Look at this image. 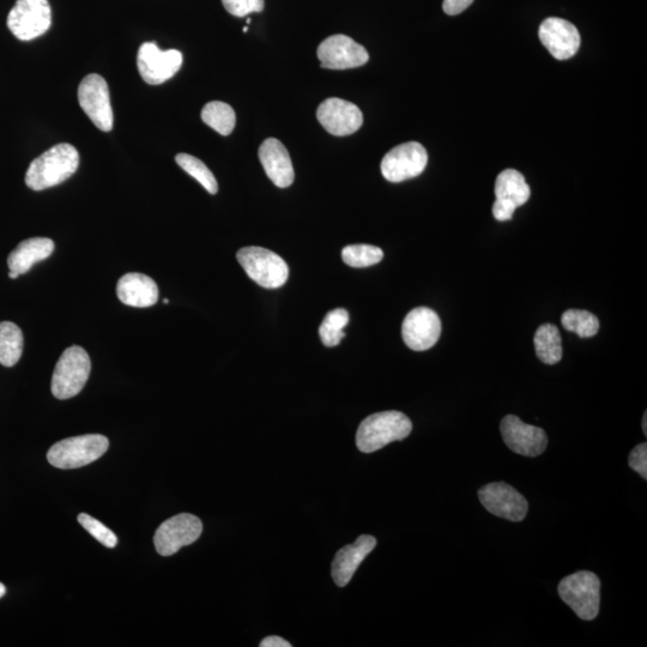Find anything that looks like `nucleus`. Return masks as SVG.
<instances>
[{
    "label": "nucleus",
    "mask_w": 647,
    "mask_h": 647,
    "mask_svg": "<svg viewBox=\"0 0 647 647\" xmlns=\"http://www.w3.org/2000/svg\"><path fill=\"white\" fill-rule=\"evenodd\" d=\"M259 160L266 175L280 189H286L293 184L295 174L288 150L276 138L265 139L260 145Z\"/></svg>",
    "instance_id": "obj_20"
},
{
    "label": "nucleus",
    "mask_w": 647,
    "mask_h": 647,
    "mask_svg": "<svg viewBox=\"0 0 647 647\" xmlns=\"http://www.w3.org/2000/svg\"><path fill=\"white\" fill-rule=\"evenodd\" d=\"M534 343L537 358L543 364L556 365L562 359L561 335L555 325H541L536 331Z\"/></svg>",
    "instance_id": "obj_23"
},
{
    "label": "nucleus",
    "mask_w": 647,
    "mask_h": 647,
    "mask_svg": "<svg viewBox=\"0 0 647 647\" xmlns=\"http://www.w3.org/2000/svg\"><path fill=\"white\" fill-rule=\"evenodd\" d=\"M565 330L574 332L579 337L590 338L600 330V320L588 311L568 310L561 317Z\"/></svg>",
    "instance_id": "obj_27"
},
{
    "label": "nucleus",
    "mask_w": 647,
    "mask_h": 647,
    "mask_svg": "<svg viewBox=\"0 0 647 647\" xmlns=\"http://www.w3.org/2000/svg\"><path fill=\"white\" fill-rule=\"evenodd\" d=\"M237 258L247 276L260 287L276 289L288 281L287 263L272 251L263 247H244L238 252Z\"/></svg>",
    "instance_id": "obj_6"
},
{
    "label": "nucleus",
    "mask_w": 647,
    "mask_h": 647,
    "mask_svg": "<svg viewBox=\"0 0 647 647\" xmlns=\"http://www.w3.org/2000/svg\"><path fill=\"white\" fill-rule=\"evenodd\" d=\"M377 546L376 537L362 535L353 544L338 550L334 561H332V579L337 586L344 588L352 580L356 570L362 564L368 554H371Z\"/></svg>",
    "instance_id": "obj_19"
},
{
    "label": "nucleus",
    "mask_w": 647,
    "mask_h": 647,
    "mask_svg": "<svg viewBox=\"0 0 647 647\" xmlns=\"http://www.w3.org/2000/svg\"><path fill=\"white\" fill-rule=\"evenodd\" d=\"M80 165V154L71 144H58L30 163L26 174L29 189L42 191L64 183Z\"/></svg>",
    "instance_id": "obj_1"
},
{
    "label": "nucleus",
    "mask_w": 647,
    "mask_h": 647,
    "mask_svg": "<svg viewBox=\"0 0 647 647\" xmlns=\"http://www.w3.org/2000/svg\"><path fill=\"white\" fill-rule=\"evenodd\" d=\"M428 154L425 147L417 142H408L393 148L384 156L382 174L391 183L419 177L425 171Z\"/></svg>",
    "instance_id": "obj_10"
},
{
    "label": "nucleus",
    "mask_w": 647,
    "mask_h": 647,
    "mask_svg": "<svg viewBox=\"0 0 647 647\" xmlns=\"http://www.w3.org/2000/svg\"><path fill=\"white\" fill-rule=\"evenodd\" d=\"M247 30H249V27H245V28H244V32H245V33L247 32Z\"/></svg>",
    "instance_id": "obj_37"
},
{
    "label": "nucleus",
    "mask_w": 647,
    "mask_h": 647,
    "mask_svg": "<svg viewBox=\"0 0 647 647\" xmlns=\"http://www.w3.org/2000/svg\"><path fill=\"white\" fill-rule=\"evenodd\" d=\"M5 594H6V588L2 583H0V598L4 597Z\"/></svg>",
    "instance_id": "obj_36"
},
{
    "label": "nucleus",
    "mask_w": 647,
    "mask_h": 647,
    "mask_svg": "<svg viewBox=\"0 0 647 647\" xmlns=\"http://www.w3.org/2000/svg\"><path fill=\"white\" fill-rule=\"evenodd\" d=\"M202 120L222 136H229L237 123V116L231 106L221 101L209 102L202 111Z\"/></svg>",
    "instance_id": "obj_25"
},
{
    "label": "nucleus",
    "mask_w": 647,
    "mask_h": 647,
    "mask_svg": "<svg viewBox=\"0 0 647 647\" xmlns=\"http://www.w3.org/2000/svg\"><path fill=\"white\" fill-rule=\"evenodd\" d=\"M441 335V320L431 308L417 307L405 317L402 337L414 352H425L437 344Z\"/></svg>",
    "instance_id": "obj_16"
},
{
    "label": "nucleus",
    "mask_w": 647,
    "mask_h": 647,
    "mask_svg": "<svg viewBox=\"0 0 647 647\" xmlns=\"http://www.w3.org/2000/svg\"><path fill=\"white\" fill-rule=\"evenodd\" d=\"M163 302H165V304H168L169 300L165 299L163 300Z\"/></svg>",
    "instance_id": "obj_38"
},
{
    "label": "nucleus",
    "mask_w": 647,
    "mask_h": 647,
    "mask_svg": "<svg viewBox=\"0 0 647 647\" xmlns=\"http://www.w3.org/2000/svg\"><path fill=\"white\" fill-rule=\"evenodd\" d=\"M183 54L177 50L162 51L154 42H145L138 50L137 66L145 83L159 86L181 69Z\"/></svg>",
    "instance_id": "obj_11"
},
{
    "label": "nucleus",
    "mask_w": 647,
    "mask_h": 647,
    "mask_svg": "<svg viewBox=\"0 0 647 647\" xmlns=\"http://www.w3.org/2000/svg\"><path fill=\"white\" fill-rule=\"evenodd\" d=\"M317 118L326 131L338 137L353 135L364 124V114L358 106L337 98L322 102Z\"/></svg>",
    "instance_id": "obj_17"
},
{
    "label": "nucleus",
    "mask_w": 647,
    "mask_h": 647,
    "mask_svg": "<svg viewBox=\"0 0 647 647\" xmlns=\"http://www.w3.org/2000/svg\"><path fill=\"white\" fill-rule=\"evenodd\" d=\"M23 334L18 326L11 322L0 323V364L12 367L20 361L23 353Z\"/></svg>",
    "instance_id": "obj_24"
},
{
    "label": "nucleus",
    "mask_w": 647,
    "mask_h": 647,
    "mask_svg": "<svg viewBox=\"0 0 647 647\" xmlns=\"http://www.w3.org/2000/svg\"><path fill=\"white\" fill-rule=\"evenodd\" d=\"M413 423L401 411H383L366 417L356 433V446L361 452L372 453L393 441L408 438Z\"/></svg>",
    "instance_id": "obj_2"
},
{
    "label": "nucleus",
    "mask_w": 647,
    "mask_h": 647,
    "mask_svg": "<svg viewBox=\"0 0 647 647\" xmlns=\"http://www.w3.org/2000/svg\"><path fill=\"white\" fill-rule=\"evenodd\" d=\"M78 523H80L82 528L86 529L89 534L95 538V540L104 544L105 547L114 548L117 546L118 538L116 534H114L112 530L108 529L107 526L100 523L99 520L86 515V513H81V515L78 516Z\"/></svg>",
    "instance_id": "obj_30"
},
{
    "label": "nucleus",
    "mask_w": 647,
    "mask_h": 647,
    "mask_svg": "<svg viewBox=\"0 0 647 647\" xmlns=\"http://www.w3.org/2000/svg\"><path fill=\"white\" fill-rule=\"evenodd\" d=\"M260 647H290L292 644H289L287 640H284L281 637L272 636L265 638L262 643L259 644Z\"/></svg>",
    "instance_id": "obj_34"
},
{
    "label": "nucleus",
    "mask_w": 647,
    "mask_h": 647,
    "mask_svg": "<svg viewBox=\"0 0 647 647\" xmlns=\"http://www.w3.org/2000/svg\"><path fill=\"white\" fill-rule=\"evenodd\" d=\"M54 252L53 240L48 238H30L22 241L8 258L11 272L18 276L27 274L35 264L47 259Z\"/></svg>",
    "instance_id": "obj_22"
},
{
    "label": "nucleus",
    "mask_w": 647,
    "mask_h": 647,
    "mask_svg": "<svg viewBox=\"0 0 647 647\" xmlns=\"http://www.w3.org/2000/svg\"><path fill=\"white\" fill-rule=\"evenodd\" d=\"M201 519L189 513H181L163 522L154 536L156 552L161 556H172L183 547L190 546L201 537Z\"/></svg>",
    "instance_id": "obj_8"
},
{
    "label": "nucleus",
    "mask_w": 647,
    "mask_h": 647,
    "mask_svg": "<svg viewBox=\"0 0 647 647\" xmlns=\"http://www.w3.org/2000/svg\"><path fill=\"white\" fill-rule=\"evenodd\" d=\"M530 186L524 175L516 169H505L498 175L495 183L497 201L493 205L495 220L500 222L512 220L517 208L529 201Z\"/></svg>",
    "instance_id": "obj_14"
},
{
    "label": "nucleus",
    "mask_w": 647,
    "mask_h": 647,
    "mask_svg": "<svg viewBox=\"0 0 647 647\" xmlns=\"http://www.w3.org/2000/svg\"><path fill=\"white\" fill-rule=\"evenodd\" d=\"M318 58L324 69L347 70L359 68L370 59L364 46L347 35H332L318 47Z\"/></svg>",
    "instance_id": "obj_13"
},
{
    "label": "nucleus",
    "mask_w": 647,
    "mask_h": 647,
    "mask_svg": "<svg viewBox=\"0 0 647 647\" xmlns=\"http://www.w3.org/2000/svg\"><path fill=\"white\" fill-rule=\"evenodd\" d=\"M500 431L506 446L517 455L538 457L547 449L546 432L540 427L526 425L515 415L504 417L500 423Z\"/></svg>",
    "instance_id": "obj_15"
},
{
    "label": "nucleus",
    "mask_w": 647,
    "mask_h": 647,
    "mask_svg": "<svg viewBox=\"0 0 647 647\" xmlns=\"http://www.w3.org/2000/svg\"><path fill=\"white\" fill-rule=\"evenodd\" d=\"M52 24L48 0H17L8 16V27L18 40L30 41L44 35Z\"/></svg>",
    "instance_id": "obj_7"
},
{
    "label": "nucleus",
    "mask_w": 647,
    "mask_h": 647,
    "mask_svg": "<svg viewBox=\"0 0 647 647\" xmlns=\"http://www.w3.org/2000/svg\"><path fill=\"white\" fill-rule=\"evenodd\" d=\"M222 3L229 14L237 17H245L264 9V0H222Z\"/></svg>",
    "instance_id": "obj_31"
},
{
    "label": "nucleus",
    "mask_w": 647,
    "mask_h": 647,
    "mask_svg": "<svg viewBox=\"0 0 647 647\" xmlns=\"http://www.w3.org/2000/svg\"><path fill=\"white\" fill-rule=\"evenodd\" d=\"M178 165L184 169L187 174H190L192 178H195L199 184H201L205 190H207L211 195H216L219 192V184L214 177V174L211 173L210 169L204 165V163L197 159V157L189 154H179L175 157Z\"/></svg>",
    "instance_id": "obj_28"
},
{
    "label": "nucleus",
    "mask_w": 647,
    "mask_h": 647,
    "mask_svg": "<svg viewBox=\"0 0 647 647\" xmlns=\"http://www.w3.org/2000/svg\"><path fill=\"white\" fill-rule=\"evenodd\" d=\"M117 295L118 299L125 305L147 308L154 306L159 300V288H157L153 278L131 272V274H126L120 278Z\"/></svg>",
    "instance_id": "obj_21"
},
{
    "label": "nucleus",
    "mask_w": 647,
    "mask_h": 647,
    "mask_svg": "<svg viewBox=\"0 0 647 647\" xmlns=\"http://www.w3.org/2000/svg\"><path fill=\"white\" fill-rule=\"evenodd\" d=\"M479 498L489 513L510 522H522L528 515V500L505 482L483 486L479 489Z\"/></svg>",
    "instance_id": "obj_12"
},
{
    "label": "nucleus",
    "mask_w": 647,
    "mask_h": 647,
    "mask_svg": "<svg viewBox=\"0 0 647 647\" xmlns=\"http://www.w3.org/2000/svg\"><path fill=\"white\" fill-rule=\"evenodd\" d=\"M110 441L101 434H87L58 441L47 452V461L58 469H77L98 461L105 455Z\"/></svg>",
    "instance_id": "obj_3"
},
{
    "label": "nucleus",
    "mask_w": 647,
    "mask_h": 647,
    "mask_svg": "<svg viewBox=\"0 0 647 647\" xmlns=\"http://www.w3.org/2000/svg\"><path fill=\"white\" fill-rule=\"evenodd\" d=\"M559 595L582 620H595L600 613L601 580L595 573L582 571L562 579Z\"/></svg>",
    "instance_id": "obj_4"
},
{
    "label": "nucleus",
    "mask_w": 647,
    "mask_h": 647,
    "mask_svg": "<svg viewBox=\"0 0 647 647\" xmlns=\"http://www.w3.org/2000/svg\"><path fill=\"white\" fill-rule=\"evenodd\" d=\"M538 35L543 46L558 60H567L576 56L580 47L578 29L562 18H547L542 22Z\"/></svg>",
    "instance_id": "obj_18"
},
{
    "label": "nucleus",
    "mask_w": 647,
    "mask_h": 647,
    "mask_svg": "<svg viewBox=\"0 0 647 647\" xmlns=\"http://www.w3.org/2000/svg\"><path fill=\"white\" fill-rule=\"evenodd\" d=\"M92 362L86 350L71 347L65 350L54 368L52 393L58 399H69L80 393L86 386Z\"/></svg>",
    "instance_id": "obj_5"
},
{
    "label": "nucleus",
    "mask_w": 647,
    "mask_h": 647,
    "mask_svg": "<svg viewBox=\"0 0 647 647\" xmlns=\"http://www.w3.org/2000/svg\"><path fill=\"white\" fill-rule=\"evenodd\" d=\"M628 464H630V468L636 473H638L640 476L643 477L644 480L647 479V444H639L630 453V457H628Z\"/></svg>",
    "instance_id": "obj_32"
},
{
    "label": "nucleus",
    "mask_w": 647,
    "mask_h": 647,
    "mask_svg": "<svg viewBox=\"0 0 647 647\" xmlns=\"http://www.w3.org/2000/svg\"><path fill=\"white\" fill-rule=\"evenodd\" d=\"M474 0H444L443 9L447 15L456 16L467 10Z\"/></svg>",
    "instance_id": "obj_33"
},
{
    "label": "nucleus",
    "mask_w": 647,
    "mask_h": 647,
    "mask_svg": "<svg viewBox=\"0 0 647 647\" xmlns=\"http://www.w3.org/2000/svg\"><path fill=\"white\" fill-rule=\"evenodd\" d=\"M348 323L349 313L348 311L343 310V308H337V310L326 314V317L319 328L320 340H322L324 346H338V344L342 342L343 338L346 337L344 328H346Z\"/></svg>",
    "instance_id": "obj_26"
},
{
    "label": "nucleus",
    "mask_w": 647,
    "mask_h": 647,
    "mask_svg": "<svg viewBox=\"0 0 647 647\" xmlns=\"http://www.w3.org/2000/svg\"><path fill=\"white\" fill-rule=\"evenodd\" d=\"M642 427H643V432H644L645 437H646V435H647V414L646 413L644 414V417H643V425H642Z\"/></svg>",
    "instance_id": "obj_35"
},
{
    "label": "nucleus",
    "mask_w": 647,
    "mask_h": 647,
    "mask_svg": "<svg viewBox=\"0 0 647 647\" xmlns=\"http://www.w3.org/2000/svg\"><path fill=\"white\" fill-rule=\"evenodd\" d=\"M384 252L372 245H349L342 251L343 262L353 268H368L382 262Z\"/></svg>",
    "instance_id": "obj_29"
},
{
    "label": "nucleus",
    "mask_w": 647,
    "mask_h": 647,
    "mask_svg": "<svg viewBox=\"0 0 647 647\" xmlns=\"http://www.w3.org/2000/svg\"><path fill=\"white\" fill-rule=\"evenodd\" d=\"M78 101L96 128L105 132L113 129L110 89L104 77L92 74L84 78L78 88Z\"/></svg>",
    "instance_id": "obj_9"
}]
</instances>
